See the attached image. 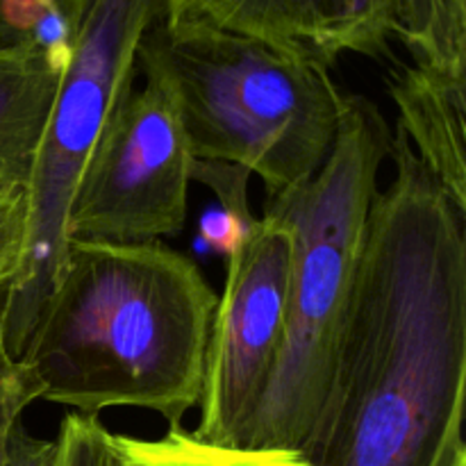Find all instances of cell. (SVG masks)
Segmentation results:
<instances>
[{
    "instance_id": "obj_1",
    "label": "cell",
    "mask_w": 466,
    "mask_h": 466,
    "mask_svg": "<svg viewBox=\"0 0 466 466\" xmlns=\"http://www.w3.org/2000/svg\"><path fill=\"white\" fill-rule=\"evenodd\" d=\"M314 466H466V214L391 135Z\"/></svg>"
},
{
    "instance_id": "obj_2",
    "label": "cell",
    "mask_w": 466,
    "mask_h": 466,
    "mask_svg": "<svg viewBox=\"0 0 466 466\" xmlns=\"http://www.w3.org/2000/svg\"><path fill=\"white\" fill-rule=\"evenodd\" d=\"M218 296L162 241L68 239L21 358L36 400L98 417L144 408L168 426L198 405Z\"/></svg>"
},
{
    "instance_id": "obj_3",
    "label": "cell",
    "mask_w": 466,
    "mask_h": 466,
    "mask_svg": "<svg viewBox=\"0 0 466 466\" xmlns=\"http://www.w3.org/2000/svg\"><path fill=\"white\" fill-rule=\"evenodd\" d=\"M391 130L380 109L350 96L326 162L308 182L268 196L264 212L291 232L280 350L235 449L289 451L312 460L321 441L341 339L353 303L378 173Z\"/></svg>"
},
{
    "instance_id": "obj_4",
    "label": "cell",
    "mask_w": 466,
    "mask_h": 466,
    "mask_svg": "<svg viewBox=\"0 0 466 466\" xmlns=\"http://www.w3.org/2000/svg\"><path fill=\"white\" fill-rule=\"evenodd\" d=\"M137 71L171 98L198 162L255 173L268 196L321 168L353 96L323 64L164 18L141 39Z\"/></svg>"
},
{
    "instance_id": "obj_5",
    "label": "cell",
    "mask_w": 466,
    "mask_h": 466,
    "mask_svg": "<svg viewBox=\"0 0 466 466\" xmlns=\"http://www.w3.org/2000/svg\"><path fill=\"white\" fill-rule=\"evenodd\" d=\"M164 18V0H89L64 64L25 187L27 230L16 273L0 287L3 341L21 358L57 282L66 218L82 171L112 114L132 91L137 50Z\"/></svg>"
},
{
    "instance_id": "obj_6",
    "label": "cell",
    "mask_w": 466,
    "mask_h": 466,
    "mask_svg": "<svg viewBox=\"0 0 466 466\" xmlns=\"http://www.w3.org/2000/svg\"><path fill=\"white\" fill-rule=\"evenodd\" d=\"M196 157L171 98L153 82L105 126L66 218L68 239L148 244L180 235Z\"/></svg>"
},
{
    "instance_id": "obj_7",
    "label": "cell",
    "mask_w": 466,
    "mask_h": 466,
    "mask_svg": "<svg viewBox=\"0 0 466 466\" xmlns=\"http://www.w3.org/2000/svg\"><path fill=\"white\" fill-rule=\"evenodd\" d=\"M291 268V232L264 212L235 228L226 285L209 330L205 382L200 394L198 441L235 449L264 394L285 328Z\"/></svg>"
},
{
    "instance_id": "obj_8",
    "label": "cell",
    "mask_w": 466,
    "mask_h": 466,
    "mask_svg": "<svg viewBox=\"0 0 466 466\" xmlns=\"http://www.w3.org/2000/svg\"><path fill=\"white\" fill-rule=\"evenodd\" d=\"M164 21L248 36L330 68L346 53L387 55L399 0H164Z\"/></svg>"
},
{
    "instance_id": "obj_9",
    "label": "cell",
    "mask_w": 466,
    "mask_h": 466,
    "mask_svg": "<svg viewBox=\"0 0 466 466\" xmlns=\"http://www.w3.org/2000/svg\"><path fill=\"white\" fill-rule=\"evenodd\" d=\"M464 82L408 64L390 80L399 107V130L423 167L466 214V96Z\"/></svg>"
},
{
    "instance_id": "obj_10",
    "label": "cell",
    "mask_w": 466,
    "mask_h": 466,
    "mask_svg": "<svg viewBox=\"0 0 466 466\" xmlns=\"http://www.w3.org/2000/svg\"><path fill=\"white\" fill-rule=\"evenodd\" d=\"M68 50L46 41L0 46V198L25 191Z\"/></svg>"
},
{
    "instance_id": "obj_11",
    "label": "cell",
    "mask_w": 466,
    "mask_h": 466,
    "mask_svg": "<svg viewBox=\"0 0 466 466\" xmlns=\"http://www.w3.org/2000/svg\"><path fill=\"white\" fill-rule=\"evenodd\" d=\"M100 466H314L289 451L223 449L198 441L182 426H168L157 440L107 431Z\"/></svg>"
},
{
    "instance_id": "obj_12",
    "label": "cell",
    "mask_w": 466,
    "mask_h": 466,
    "mask_svg": "<svg viewBox=\"0 0 466 466\" xmlns=\"http://www.w3.org/2000/svg\"><path fill=\"white\" fill-rule=\"evenodd\" d=\"M396 39L417 66L466 80V0H399Z\"/></svg>"
},
{
    "instance_id": "obj_13",
    "label": "cell",
    "mask_w": 466,
    "mask_h": 466,
    "mask_svg": "<svg viewBox=\"0 0 466 466\" xmlns=\"http://www.w3.org/2000/svg\"><path fill=\"white\" fill-rule=\"evenodd\" d=\"M107 428L98 417L73 412L59 423L53 466H100Z\"/></svg>"
},
{
    "instance_id": "obj_14",
    "label": "cell",
    "mask_w": 466,
    "mask_h": 466,
    "mask_svg": "<svg viewBox=\"0 0 466 466\" xmlns=\"http://www.w3.org/2000/svg\"><path fill=\"white\" fill-rule=\"evenodd\" d=\"M248 171L235 167V164L198 162V159L194 164V180L205 182L218 196L235 228L248 226V223L255 221L250 217L248 200H246V180H248Z\"/></svg>"
},
{
    "instance_id": "obj_15",
    "label": "cell",
    "mask_w": 466,
    "mask_h": 466,
    "mask_svg": "<svg viewBox=\"0 0 466 466\" xmlns=\"http://www.w3.org/2000/svg\"><path fill=\"white\" fill-rule=\"evenodd\" d=\"M27 230L25 191L0 198V287L16 273Z\"/></svg>"
},
{
    "instance_id": "obj_16",
    "label": "cell",
    "mask_w": 466,
    "mask_h": 466,
    "mask_svg": "<svg viewBox=\"0 0 466 466\" xmlns=\"http://www.w3.org/2000/svg\"><path fill=\"white\" fill-rule=\"evenodd\" d=\"M55 441L30 435L25 426L16 423L0 451V466H53Z\"/></svg>"
}]
</instances>
